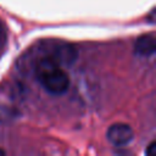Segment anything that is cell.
Instances as JSON below:
<instances>
[{
  "label": "cell",
  "instance_id": "6da1fadb",
  "mask_svg": "<svg viewBox=\"0 0 156 156\" xmlns=\"http://www.w3.org/2000/svg\"><path fill=\"white\" fill-rule=\"evenodd\" d=\"M37 77L41 87L50 94L61 95L69 87V78L65 69L50 57H44L37 67Z\"/></svg>",
  "mask_w": 156,
  "mask_h": 156
},
{
  "label": "cell",
  "instance_id": "7a4b0ae2",
  "mask_svg": "<svg viewBox=\"0 0 156 156\" xmlns=\"http://www.w3.org/2000/svg\"><path fill=\"white\" fill-rule=\"evenodd\" d=\"M107 140L115 146H124L129 144L134 138V132L132 127L123 122L113 123L108 127L106 132Z\"/></svg>",
  "mask_w": 156,
  "mask_h": 156
},
{
  "label": "cell",
  "instance_id": "3957f363",
  "mask_svg": "<svg viewBox=\"0 0 156 156\" xmlns=\"http://www.w3.org/2000/svg\"><path fill=\"white\" fill-rule=\"evenodd\" d=\"M48 57H50L58 66H69L77 58V50L71 44L58 43L51 49Z\"/></svg>",
  "mask_w": 156,
  "mask_h": 156
},
{
  "label": "cell",
  "instance_id": "277c9868",
  "mask_svg": "<svg viewBox=\"0 0 156 156\" xmlns=\"http://www.w3.org/2000/svg\"><path fill=\"white\" fill-rule=\"evenodd\" d=\"M156 51V39L152 33L140 35L134 43V54L140 57H150Z\"/></svg>",
  "mask_w": 156,
  "mask_h": 156
},
{
  "label": "cell",
  "instance_id": "5b68a950",
  "mask_svg": "<svg viewBox=\"0 0 156 156\" xmlns=\"http://www.w3.org/2000/svg\"><path fill=\"white\" fill-rule=\"evenodd\" d=\"M146 155H149V156H154V155H156V143L155 141H151L150 144H149V146L146 147Z\"/></svg>",
  "mask_w": 156,
  "mask_h": 156
},
{
  "label": "cell",
  "instance_id": "8992f818",
  "mask_svg": "<svg viewBox=\"0 0 156 156\" xmlns=\"http://www.w3.org/2000/svg\"><path fill=\"white\" fill-rule=\"evenodd\" d=\"M154 20H155V9H152L150 11V15H149V22L150 23H154Z\"/></svg>",
  "mask_w": 156,
  "mask_h": 156
},
{
  "label": "cell",
  "instance_id": "52a82bcc",
  "mask_svg": "<svg viewBox=\"0 0 156 156\" xmlns=\"http://www.w3.org/2000/svg\"><path fill=\"white\" fill-rule=\"evenodd\" d=\"M4 154H5V152H4V151H2L1 149H0V155H4Z\"/></svg>",
  "mask_w": 156,
  "mask_h": 156
}]
</instances>
